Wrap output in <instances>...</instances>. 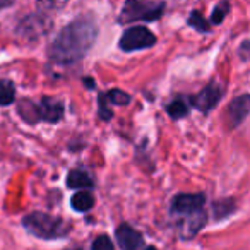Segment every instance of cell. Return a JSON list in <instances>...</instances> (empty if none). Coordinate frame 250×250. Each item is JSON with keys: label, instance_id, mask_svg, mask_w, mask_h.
<instances>
[{"label": "cell", "instance_id": "cell-1", "mask_svg": "<svg viewBox=\"0 0 250 250\" xmlns=\"http://www.w3.org/2000/svg\"><path fill=\"white\" fill-rule=\"evenodd\" d=\"M98 29L91 18H79L59 33L50 46V59L57 63H74L81 60L93 46Z\"/></svg>", "mask_w": 250, "mask_h": 250}, {"label": "cell", "instance_id": "cell-2", "mask_svg": "<svg viewBox=\"0 0 250 250\" xmlns=\"http://www.w3.org/2000/svg\"><path fill=\"white\" fill-rule=\"evenodd\" d=\"M202 194H182L171 202V216L182 238H192L208 221Z\"/></svg>", "mask_w": 250, "mask_h": 250}, {"label": "cell", "instance_id": "cell-3", "mask_svg": "<svg viewBox=\"0 0 250 250\" xmlns=\"http://www.w3.org/2000/svg\"><path fill=\"white\" fill-rule=\"evenodd\" d=\"M22 225L31 235L38 236L42 240L63 238L70 229V226L63 219L53 218V216L45 214V212H31L24 218Z\"/></svg>", "mask_w": 250, "mask_h": 250}, {"label": "cell", "instance_id": "cell-4", "mask_svg": "<svg viewBox=\"0 0 250 250\" xmlns=\"http://www.w3.org/2000/svg\"><path fill=\"white\" fill-rule=\"evenodd\" d=\"M165 9V4L156 2H137L129 0L124 5L120 14V22H132V21H154L161 18V12Z\"/></svg>", "mask_w": 250, "mask_h": 250}, {"label": "cell", "instance_id": "cell-5", "mask_svg": "<svg viewBox=\"0 0 250 250\" xmlns=\"http://www.w3.org/2000/svg\"><path fill=\"white\" fill-rule=\"evenodd\" d=\"M156 45V36L143 26L129 28L120 38V48L124 52H136V50L151 48Z\"/></svg>", "mask_w": 250, "mask_h": 250}, {"label": "cell", "instance_id": "cell-6", "mask_svg": "<svg viewBox=\"0 0 250 250\" xmlns=\"http://www.w3.org/2000/svg\"><path fill=\"white\" fill-rule=\"evenodd\" d=\"M221 94H223L221 86L216 83H211L209 86H206L197 96L192 98V103H194L195 106H197V110H201L202 113H208V111H211L212 108L219 103Z\"/></svg>", "mask_w": 250, "mask_h": 250}, {"label": "cell", "instance_id": "cell-7", "mask_svg": "<svg viewBox=\"0 0 250 250\" xmlns=\"http://www.w3.org/2000/svg\"><path fill=\"white\" fill-rule=\"evenodd\" d=\"M250 113V94H242V96L235 98L229 103L228 110H226V120H228L229 127L235 129L247 118Z\"/></svg>", "mask_w": 250, "mask_h": 250}, {"label": "cell", "instance_id": "cell-8", "mask_svg": "<svg viewBox=\"0 0 250 250\" xmlns=\"http://www.w3.org/2000/svg\"><path fill=\"white\" fill-rule=\"evenodd\" d=\"M115 236H117L118 247L122 250H143L144 247V238L139 231L132 228L129 225H120L115 231Z\"/></svg>", "mask_w": 250, "mask_h": 250}, {"label": "cell", "instance_id": "cell-9", "mask_svg": "<svg viewBox=\"0 0 250 250\" xmlns=\"http://www.w3.org/2000/svg\"><path fill=\"white\" fill-rule=\"evenodd\" d=\"M38 113H40V120H46V122H59L63 115V104L60 101L53 100V98L45 96L42 100V103L38 104Z\"/></svg>", "mask_w": 250, "mask_h": 250}, {"label": "cell", "instance_id": "cell-10", "mask_svg": "<svg viewBox=\"0 0 250 250\" xmlns=\"http://www.w3.org/2000/svg\"><path fill=\"white\" fill-rule=\"evenodd\" d=\"M69 188H91L93 187V178L84 170H72L67 177Z\"/></svg>", "mask_w": 250, "mask_h": 250}, {"label": "cell", "instance_id": "cell-11", "mask_svg": "<svg viewBox=\"0 0 250 250\" xmlns=\"http://www.w3.org/2000/svg\"><path fill=\"white\" fill-rule=\"evenodd\" d=\"M70 204H72V209H76L77 212H86L94 206V195L87 190L77 192L70 199Z\"/></svg>", "mask_w": 250, "mask_h": 250}, {"label": "cell", "instance_id": "cell-12", "mask_svg": "<svg viewBox=\"0 0 250 250\" xmlns=\"http://www.w3.org/2000/svg\"><path fill=\"white\" fill-rule=\"evenodd\" d=\"M19 115L24 118L29 124H36L40 120V113H38V104H35L33 101H22L19 104Z\"/></svg>", "mask_w": 250, "mask_h": 250}, {"label": "cell", "instance_id": "cell-13", "mask_svg": "<svg viewBox=\"0 0 250 250\" xmlns=\"http://www.w3.org/2000/svg\"><path fill=\"white\" fill-rule=\"evenodd\" d=\"M16 89L11 81L0 79V106H7L14 101Z\"/></svg>", "mask_w": 250, "mask_h": 250}, {"label": "cell", "instance_id": "cell-14", "mask_svg": "<svg viewBox=\"0 0 250 250\" xmlns=\"http://www.w3.org/2000/svg\"><path fill=\"white\" fill-rule=\"evenodd\" d=\"M233 211H235V202H233L231 199L214 202V218L216 219L226 218V216H229Z\"/></svg>", "mask_w": 250, "mask_h": 250}, {"label": "cell", "instance_id": "cell-15", "mask_svg": "<svg viewBox=\"0 0 250 250\" xmlns=\"http://www.w3.org/2000/svg\"><path fill=\"white\" fill-rule=\"evenodd\" d=\"M167 111H168V115H170L171 118H182V117H185V115L188 113L187 104L184 103V100L171 101V103L167 106Z\"/></svg>", "mask_w": 250, "mask_h": 250}, {"label": "cell", "instance_id": "cell-16", "mask_svg": "<svg viewBox=\"0 0 250 250\" xmlns=\"http://www.w3.org/2000/svg\"><path fill=\"white\" fill-rule=\"evenodd\" d=\"M188 24H190L192 28L197 29V31H201V33H208L209 31V24L206 22V19L201 16V12H197V11H194L190 14V18H188Z\"/></svg>", "mask_w": 250, "mask_h": 250}, {"label": "cell", "instance_id": "cell-17", "mask_svg": "<svg viewBox=\"0 0 250 250\" xmlns=\"http://www.w3.org/2000/svg\"><path fill=\"white\" fill-rule=\"evenodd\" d=\"M108 101H111L113 104H118V106H124V104H129L130 103V96L127 93L120 89H113L108 93Z\"/></svg>", "mask_w": 250, "mask_h": 250}, {"label": "cell", "instance_id": "cell-18", "mask_svg": "<svg viewBox=\"0 0 250 250\" xmlns=\"http://www.w3.org/2000/svg\"><path fill=\"white\" fill-rule=\"evenodd\" d=\"M228 11H229L228 2H221V4L216 5L214 11H212V14H211V22H212V24H219V22L225 19V16L228 14Z\"/></svg>", "mask_w": 250, "mask_h": 250}, {"label": "cell", "instance_id": "cell-19", "mask_svg": "<svg viewBox=\"0 0 250 250\" xmlns=\"http://www.w3.org/2000/svg\"><path fill=\"white\" fill-rule=\"evenodd\" d=\"M93 250H113V243L106 235H101L93 242Z\"/></svg>", "mask_w": 250, "mask_h": 250}, {"label": "cell", "instance_id": "cell-20", "mask_svg": "<svg viewBox=\"0 0 250 250\" xmlns=\"http://www.w3.org/2000/svg\"><path fill=\"white\" fill-rule=\"evenodd\" d=\"M106 101H108V98L104 96V94L100 96V117L103 118V120H110L111 118V110L108 108Z\"/></svg>", "mask_w": 250, "mask_h": 250}, {"label": "cell", "instance_id": "cell-21", "mask_svg": "<svg viewBox=\"0 0 250 250\" xmlns=\"http://www.w3.org/2000/svg\"><path fill=\"white\" fill-rule=\"evenodd\" d=\"M7 5H11V2H0V9H2V7H7Z\"/></svg>", "mask_w": 250, "mask_h": 250}, {"label": "cell", "instance_id": "cell-22", "mask_svg": "<svg viewBox=\"0 0 250 250\" xmlns=\"http://www.w3.org/2000/svg\"><path fill=\"white\" fill-rule=\"evenodd\" d=\"M146 250H156V249H154V247H147Z\"/></svg>", "mask_w": 250, "mask_h": 250}]
</instances>
